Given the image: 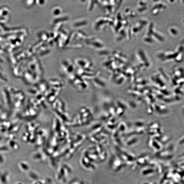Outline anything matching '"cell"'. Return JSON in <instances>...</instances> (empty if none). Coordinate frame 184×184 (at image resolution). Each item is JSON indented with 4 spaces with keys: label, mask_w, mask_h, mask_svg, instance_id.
<instances>
[{
    "label": "cell",
    "mask_w": 184,
    "mask_h": 184,
    "mask_svg": "<svg viewBox=\"0 0 184 184\" xmlns=\"http://www.w3.org/2000/svg\"><path fill=\"white\" fill-rule=\"evenodd\" d=\"M9 174L6 171H0V183L7 184L9 181Z\"/></svg>",
    "instance_id": "1"
},
{
    "label": "cell",
    "mask_w": 184,
    "mask_h": 184,
    "mask_svg": "<svg viewBox=\"0 0 184 184\" xmlns=\"http://www.w3.org/2000/svg\"><path fill=\"white\" fill-rule=\"evenodd\" d=\"M18 166L22 171H27L28 168V165L25 162H20L18 164Z\"/></svg>",
    "instance_id": "2"
},
{
    "label": "cell",
    "mask_w": 184,
    "mask_h": 184,
    "mask_svg": "<svg viewBox=\"0 0 184 184\" xmlns=\"http://www.w3.org/2000/svg\"><path fill=\"white\" fill-rule=\"evenodd\" d=\"M52 13L54 16H58L62 13V10L59 7H56L53 9Z\"/></svg>",
    "instance_id": "3"
},
{
    "label": "cell",
    "mask_w": 184,
    "mask_h": 184,
    "mask_svg": "<svg viewBox=\"0 0 184 184\" xmlns=\"http://www.w3.org/2000/svg\"><path fill=\"white\" fill-rule=\"evenodd\" d=\"M5 161L4 157V156L0 154V164H2Z\"/></svg>",
    "instance_id": "4"
}]
</instances>
